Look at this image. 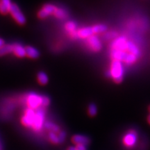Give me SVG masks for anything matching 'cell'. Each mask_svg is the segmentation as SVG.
I'll use <instances>...</instances> for the list:
<instances>
[{"mask_svg": "<svg viewBox=\"0 0 150 150\" xmlns=\"http://www.w3.org/2000/svg\"><path fill=\"white\" fill-rule=\"evenodd\" d=\"M72 141L76 145H83L86 146L91 142V140L88 137L83 135H74L72 138Z\"/></svg>", "mask_w": 150, "mask_h": 150, "instance_id": "30bf717a", "label": "cell"}, {"mask_svg": "<svg viewBox=\"0 0 150 150\" xmlns=\"http://www.w3.org/2000/svg\"><path fill=\"white\" fill-rule=\"evenodd\" d=\"M107 27L104 24H97V25L93 26L92 27V30H93V33H104L106 31Z\"/></svg>", "mask_w": 150, "mask_h": 150, "instance_id": "44dd1931", "label": "cell"}, {"mask_svg": "<svg viewBox=\"0 0 150 150\" xmlns=\"http://www.w3.org/2000/svg\"><path fill=\"white\" fill-rule=\"evenodd\" d=\"M54 15L56 17V18L60 19H65L67 17V13L66 11H65L64 9L59 8H56V10L55 11V12H54Z\"/></svg>", "mask_w": 150, "mask_h": 150, "instance_id": "603a6c76", "label": "cell"}, {"mask_svg": "<svg viewBox=\"0 0 150 150\" xmlns=\"http://www.w3.org/2000/svg\"><path fill=\"white\" fill-rule=\"evenodd\" d=\"M58 136H59L60 143H63V142L65 141V138H66V134H65V131H60L59 135H58Z\"/></svg>", "mask_w": 150, "mask_h": 150, "instance_id": "4316f807", "label": "cell"}, {"mask_svg": "<svg viewBox=\"0 0 150 150\" xmlns=\"http://www.w3.org/2000/svg\"><path fill=\"white\" fill-rule=\"evenodd\" d=\"M11 5V0H0V13L6 14L10 11Z\"/></svg>", "mask_w": 150, "mask_h": 150, "instance_id": "9a60e30c", "label": "cell"}, {"mask_svg": "<svg viewBox=\"0 0 150 150\" xmlns=\"http://www.w3.org/2000/svg\"><path fill=\"white\" fill-rule=\"evenodd\" d=\"M67 150H78L76 149V147H70L67 149Z\"/></svg>", "mask_w": 150, "mask_h": 150, "instance_id": "4dcf8cb0", "label": "cell"}, {"mask_svg": "<svg viewBox=\"0 0 150 150\" xmlns=\"http://www.w3.org/2000/svg\"><path fill=\"white\" fill-rule=\"evenodd\" d=\"M45 112L43 108L40 107L38 108L36 111H35L34 119L33 122V129L35 131H40L45 124Z\"/></svg>", "mask_w": 150, "mask_h": 150, "instance_id": "3957f363", "label": "cell"}, {"mask_svg": "<svg viewBox=\"0 0 150 150\" xmlns=\"http://www.w3.org/2000/svg\"><path fill=\"white\" fill-rule=\"evenodd\" d=\"M148 122H149V124H150V115L148 117Z\"/></svg>", "mask_w": 150, "mask_h": 150, "instance_id": "1f68e13d", "label": "cell"}, {"mask_svg": "<svg viewBox=\"0 0 150 150\" xmlns=\"http://www.w3.org/2000/svg\"><path fill=\"white\" fill-rule=\"evenodd\" d=\"M97 112V108L95 104H91L88 106V114L91 116H95Z\"/></svg>", "mask_w": 150, "mask_h": 150, "instance_id": "d4e9b609", "label": "cell"}, {"mask_svg": "<svg viewBox=\"0 0 150 150\" xmlns=\"http://www.w3.org/2000/svg\"><path fill=\"white\" fill-rule=\"evenodd\" d=\"M149 111H150V106H149Z\"/></svg>", "mask_w": 150, "mask_h": 150, "instance_id": "d6a6232c", "label": "cell"}, {"mask_svg": "<svg viewBox=\"0 0 150 150\" xmlns=\"http://www.w3.org/2000/svg\"><path fill=\"white\" fill-rule=\"evenodd\" d=\"M127 52L128 53L134 54V55H135L138 58H139L140 56V51L139 48L138 47V46L135 43L131 42V41H128L127 42Z\"/></svg>", "mask_w": 150, "mask_h": 150, "instance_id": "7c38bea8", "label": "cell"}, {"mask_svg": "<svg viewBox=\"0 0 150 150\" xmlns=\"http://www.w3.org/2000/svg\"><path fill=\"white\" fill-rule=\"evenodd\" d=\"M26 102L29 108L33 110L38 109L42 106V96L35 93H30L27 96Z\"/></svg>", "mask_w": 150, "mask_h": 150, "instance_id": "7a4b0ae2", "label": "cell"}, {"mask_svg": "<svg viewBox=\"0 0 150 150\" xmlns=\"http://www.w3.org/2000/svg\"><path fill=\"white\" fill-rule=\"evenodd\" d=\"M76 148L78 150H88L86 146L83 145H76Z\"/></svg>", "mask_w": 150, "mask_h": 150, "instance_id": "f1b7e54d", "label": "cell"}, {"mask_svg": "<svg viewBox=\"0 0 150 150\" xmlns=\"http://www.w3.org/2000/svg\"><path fill=\"white\" fill-rule=\"evenodd\" d=\"M49 138H50V140H51V142L54 144H59L60 143L59 142V138L58 135L56 134V133L54 132H50L49 134Z\"/></svg>", "mask_w": 150, "mask_h": 150, "instance_id": "cb8c5ba5", "label": "cell"}, {"mask_svg": "<svg viewBox=\"0 0 150 150\" xmlns=\"http://www.w3.org/2000/svg\"><path fill=\"white\" fill-rule=\"evenodd\" d=\"M13 52V45L7 44L0 48V56H4L6 54Z\"/></svg>", "mask_w": 150, "mask_h": 150, "instance_id": "ffe728a7", "label": "cell"}, {"mask_svg": "<svg viewBox=\"0 0 150 150\" xmlns=\"http://www.w3.org/2000/svg\"><path fill=\"white\" fill-rule=\"evenodd\" d=\"M56 8L57 7L56 6L47 4H45L40 9L38 15L39 18L41 19L45 18L49 16H50V15L54 14L55 11L56 10Z\"/></svg>", "mask_w": 150, "mask_h": 150, "instance_id": "ba28073f", "label": "cell"}, {"mask_svg": "<svg viewBox=\"0 0 150 150\" xmlns=\"http://www.w3.org/2000/svg\"><path fill=\"white\" fill-rule=\"evenodd\" d=\"M34 115H35V110L32 109V108H30L28 107V108L25 110V112H24V115L23 117H22L21 122L27 127H32L33 126V119H34Z\"/></svg>", "mask_w": 150, "mask_h": 150, "instance_id": "8992f818", "label": "cell"}, {"mask_svg": "<svg viewBox=\"0 0 150 150\" xmlns=\"http://www.w3.org/2000/svg\"><path fill=\"white\" fill-rule=\"evenodd\" d=\"M128 40L127 38L124 36H120L116 38L112 41L111 45V50H120V51H125L127 52V46Z\"/></svg>", "mask_w": 150, "mask_h": 150, "instance_id": "5b68a950", "label": "cell"}, {"mask_svg": "<svg viewBox=\"0 0 150 150\" xmlns=\"http://www.w3.org/2000/svg\"><path fill=\"white\" fill-rule=\"evenodd\" d=\"M65 29L72 35V38H76L78 37L77 31H76V24L74 22H68L65 24Z\"/></svg>", "mask_w": 150, "mask_h": 150, "instance_id": "5bb4252c", "label": "cell"}, {"mask_svg": "<svg viewBox=\"0 0 150 150\" xmlns=\"http://www.w3.org/2000/svg\"><path fill=\"white\" fill-rule=\"evenodd\" d=\"M13 52L18 57L23 58L26 56L25 47H24L22 45L18 44V43L13 45Z\"/></svg>", "mask_w": 150, "mask_h": 150, "instance_id": "4fadbf2b", "label": "cell"}, {"mask_svg": "<svg viewBox=\"0 0 150 150\" xmlns=\"http://www.w3.org/2000/svg\"><path fill=\"white\" fill-rule=\"evenodd\" d=\"M25 51H26V56H27L28 57L31 58V59H37L40 56V52H38V50L37 49L31 46H28L27 47H25Z\"/></svg>", "mask_w": 150, "mask_h": 150, "instance_id": "e0dca14e", "label": "cell"}, {"mask_svg": "<svg viewBox=\"0 0 150 150\" xmlns=\"http://www.w3.org/2000/svg\"><path fill=\"white\" fill-rule=\"evenodd\" d=\"M109 71L110 76L115 83H119L122 82L124 76V67L122 62L113 60L111 63Z\"/></svg>", "mask_w": 150, "mask_h": 150, "instance_id": "6da1fadb", "label": "cell"}, {"mask_svg": "<svg viewBox=\"0 0 150 150\" xmlns=\"http://www.w3.org/2000/svg\"><path fill=\"white\" fill-rule=\"evenodd\" d=\"M4 45H5L4 40L2 38H0V48H1L2 46Z\"/></svg>", "mask_w": 150, "mask_h": 150, "instance_id": "f546056e", "label": "cell"}, {"mask_svg": "<svg viewBox=\"0 0 150 150\" xmlns=\"http://www.w3.org/2000/svg\"><path fill=\"white\" fill-rule=\"evenodd\" d=\"M37 77L38 81V82L41 84V85H45V84L48 83L49 78L45 72H40L38 74Z\"/></svg>", "mask_w": 150, "mask_h": 150, "instance_id": "d6986e66", "label": "cell"}, {"mask_svg": "<svg viewBox=\"0 0 150 150\" xmlns=\"http://www.w3.org/2000/svg\"><path fill=\"white\" fill-rule=\"evenodd\" d=\"M45 128L47 130L50 131V132H54L57 134V133H59L60 131V128L58 125H56V124L53 122H46L44 124Z\"/></svg>", "mask_w": 150, "mask_h": 150, "instance_id": "ac0fdd59", "label": "cell"}, {"mask_svg": "<svg viewBox=\"0 0 150 150\" xmlns=\"http://www.w3.org/2000/svg\"><path fill=\"white\" fill-rule=\"evenodd\" d=\"M137 140V134L134 131H130L124 137L123 142L127 147H132Z\"/></svg>", "mask_w": 150, "mask_h": 150, "instance_id": "9c48e42d", "label": "cell"}, {"mask_svg": "<svg viewBox=\"0 0 150 150\" xmlns=\"http://www.w3.org/2000/svg\"><path fill=\"white\" fill-rule=\"evenodd\" d=\"M138 59V58L136 57V56L134 55V54L128 53L127 54V55L126 56V58H125L124 62H125L127 65H131L134 64V63H136V61H137V59Z\"/></svg>", "mask_w": 150, "mask_h": 150, "instance_id": "7402d4cb", "label": "cell"}, {"mask_svg": "<svg viewBox=\"0 0 150 150\" xmlns=\"http://www.w3.org/2000/svg\"><path fill=\"white\" fill-rule=\"evenodd\" d=\"M50 103V99H49L48 97L42 96V106H47Z\"/></svg>", "mask_w": 150, "mask_h": 150, "instance_id": "83f0119b", "label": "cell"}, {"mask_svg": "<svg viewBox=\"0 0 150 150\" xmlns=\"http://www.w3.org/2000/svg\"><path fill=\"white\" fill-rule=\"evenodd\" d=\"M87 42L90 49L94 52H99L102 49V43L98 37L96 35H91L87 38Z\"/></svg>", "mask_w": 150, "mask_h": 150, "instance_id": "52a82bcc", "label": "cell"}, {"mask_svg": "<svg viewBox=\"0 0 150 150\" xmlns=\"http://www.w3.org/2000/svg\"><path fill=\"white\" fill-rule=\"evenodd\" d=\"M117 35V33L115 32V31H110V32L105 33L104 38L105 39H106V40H111V39L116 38Z\"/></svg>", "mask_w": 150, "mask_h": 150, "instance_id": "484cf974", "label": "cell"}, {"mask_svg": "<svg viewBox=\"0 0 150 150\" xmlns=\"http://www.w3.org/2000/svg\"><path fill=\"white\" fill-rule=\"evenodd\" d=\"M9 13H10L11 16H13V18H14V20L19 24L23 25V24L26 23L27 20H26L25 16L22 13V12L20 10V8H19L18 6L16 4H12Z\"/></svg>", "mask_w": 150, "mask_h": 150, "instance_id": "277c9868", "label": "cell"}, {"mask_svg": "<svg viewBox=\"0 0 150 150\" xmlns=\"http://www.w3.org/2000/svg\"><path fill=\"white\" fill-rule=\"evenodd\" d=\"M128 54L127 52L125 51H120V50H111V53H110V56H111L112 59L115 61H125V58Z\"/></svg>", "mask_w": 150, "mask_h": 150, "instance_id": "8fae6325", "label": "cell"}, {"mask_svg": "<svg viewBox=\"0 0 150 150\" xmlns=\"http://www.w3.org/2000/svg\"><path fill=\"white\" fill-rule=\"evenodd\" d=\"M78 37L81 38H88L90 36L93 35L92 27H86L81 29L77 31Z\"/></svg>", "mask_w": 150, "mask_h": 150, "instance_id": "2e32d148", "label": "cell"}]
</instances>
